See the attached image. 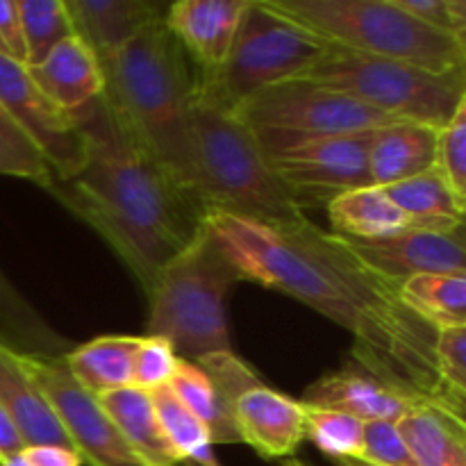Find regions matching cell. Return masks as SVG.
Returning a JSON list of instances; mask_svg holds the SVG:
<instances>
[{
	"label": "cell",
	"mask_w": 466,
	"mask_h": 466,
	"mask_svg": "<svg viewBox=\"0 0 466 466\" xmlns=\"http://www.w3.org/2000/svg\"><path fill=\"white\" fill-rule=\"evenodd\" d=\"M214 232L244 282L276 289L353 335V362L412 403H432L464 421V400L437 371V328L400 299V287L364 267L337 235L305 218L271 228L209 214Z\"/></svg>",
	"instance_id": "6da1fadb"
},
{
	"label": "cell",
	"mask_w": 466,
	"mask_h": 466,
	"mask_svg": "<svg viewBox=\"0 0 466 466\" xmlns=\"http://www.w3.org/2000/svg\"><path fill=\"white\" fill-rule=\"evenodd\" d=\"M71 114L85 139V164L46 191L107 241L148 296L162 268L203 230L208 212L132 139L103 96Z\"/></svg>",
	"instance_id": "7a4b0ae2"
},
{
	"label": "cell",
	"mask_w": 466,
	"mask_h": 466,
	"mask_svg": "<svg viewBox=\"0 0 466 466\" xmlns=\"http://www.w3.org/2000/svg\"><path fill=\"white\" fill-rule=\"evenodd\" d=\"M103 100L132 139L148 150L177 185L194 191L191 105L196 64L164 21L144 27L100 62Z\"/></svg>",
	"instance_id": "3957f363"
},
{
	"label": "cell",
	"mask_w": 466,
	"mask_h": 466,
	"mask_svg": "<svg viewBox=\"0 0 466 466\" xmlns=\"http://www.w3.org/2000/svg\"><path fill=\"white\" fill-rule=\"evenodd\" d=\"M194 191L209 214H228L271 228L305 218L294 191L276 176L262 144L232 114L191 105Z\"/></svg>",
	"instance_id": "277c9868"
},
{
	"label": "cell",
	"mask_w": 466,
	"mask_h": 466,
	"mask_svg": "<svg viewBox=\"0 0 466 466\" xmlns=\"http://www.w3.org/2000/svg\"><path fill=\"white\" fill-rule=\"evenodd\" d=\"M239 282H244L241 271L205 223L189 248L162 268L146 296V337H162L177 358L194 364L232 350L226 300Z\"/></svg>",
	"instance_id": "5b68a950"
},
{
	"label": "cell",
	"mask_w": 466,
	"mask_h": 466,
	"mask_svg": "<svg viewBox=\"0 0 466 466\" xmlns=\"http://www.w3.org/2000/svg\"><path fill=\"white\" fill-rule=\"evenodd\" d=\"M330 46L431 73L466 71V41L423 25L394 0H264Z\"/></svg>",
	"instance_id": "8992f818"
},
{
	"label": "cell",
	"mask_w": 466,
	"mask_h": 466,
	"mask_svg": "<svg viewBox=\"0 0 466 466\" xmlns=\"http://www.w3.org/2000/svg\"><path fill=\"white\" fill-rule=\"evenodd\" d=\"M330 48L264 0H248L226 62L217 68L196 66L194 103L232 114L258 91L300 77Z\"/></svg>",
	"instance_id": "52a82bcc"
},
{
	"label": "cell",
	"mask_w": 466,
	"mask_h": 466,
	"mask_svg": "<svg viewBox=\"0 0 466 466\" xmlns=\"http://www.w3.org/2000/svg\"><path fill=\"white\" fill-rule=\"evenodd\" d=\"M300 80L341 91L387 116L421 126H449L466 105V71L431 73L412 64L367 57L332 46Z\"/></svg>",
	"instance_id": "ba28073f"
},
{
	"label": "cell",
	"mask_w": 466,
	"mask_h": 466,
	"mask_svg": "<svg viewBox=\"0 0 466 466\" xmlns=\"http://www.w3.org/2000/svg\"><path fill=\"white\" fill-rule=\"evenodd\" d=\"M232 116L255 132L267 153L296 141L360 135L399 123V118L387 116L341 91L300 77L258 91Z\"/></svg>",
	"instance_id": "9c48e42d"
},
{
	"label": "cell",
	"mask_w": 466,
	"mask_h": 466,
	"mask_svg": "<svg viewBox=\"0 0 466 466\" xmlns=\"http://www.w3.org/2000/svg\"><path fill=\"white\" fill-rule=\"evenodd\" d=\"M371 132L319 137L264 153L276 176L305 209L308 205H328L344 191L373 185L369 173Z\"/></svg>",
	"instance_id": "30bf717a"
},
{
	"label": "cell",
	"mask_w": 466,
	"mask_h": 466,
	"mask_svg": "<svg viewBox=\"0 0 466 466\" xmlns=\"http://www.w3.org/2000/svg\"><path fill=\"white\" fill-rule=\"evenodd\" d=\"M16 358V355H14ZM23 371L41 390L66 431L77 458L86 466H144L135 458L98 399L71 378L64 360L16 358Z\"/></svg>",
	"instance_id": "8fae6325"
},
{
	"label": "cell",
	"mask_w": 466,
	"mask_h": 466,
	"mask_svg": "<svg viewBox=\"0 0 466 466\" xmlns=\"http://www.w3.org/2000/svg\"><path fill=\"white\" fill-rule=\"evenodd\" d=\"M0 105L48 164L53 180H68L85 164V139L71 112L32 82L27 66L0 55Z\"/></svg>",
	"instance_id": "7c38bea8"
},
{
	"label": "cell",
	"mask_w": 466,
	"mask_h": 466,
	"mask_svg": "<svg viewBox=\"0 0 466 466\" xmlns=\"http://www.w3.org/2000/svg\"><path fill=\"white\" fill-rule=\"evenodd\" d=\"M341 244L396 287L423 273H466L464 226L408 228L385 239H341Z\"/></svg>",
	"instance_id": "4fadbf2b"
},
{
	"label": "cell",
	"mask_w": 466,
	"mask_h": 466,
	"mask_svg": "<svg viewBox=\"0 0 466 466\" xmlns=\"http://www.w3.org/2000/svg\"><path fill=\"white\" fill-rule=\"evenodd\" d=\"M235 423L241 444H248L264 460H287L305 440L300 400L289 399L264 382L237 400Z\"/></svg>",
	"instance_id": "5bb4252c"
},
{
	"label": "cell",
	"mask_w": 466,
	"mask_h": 466,
	"mask_svg": "<svg viewBox=\"0 0 466 466\" xmlns=\"http://www.w3.org/2000/svg\"><path fill=\"white\" fill-rule=\"evenodd\" d=\"M248 0H177L168 3L164 25L198 68L226 62Z\"/></svg>",
	"instance_id": "9a60e30c"
},
{
	"label": "cell",
	"mask_w": 466,
	"mask_h": 466,
	"mask_svg": "<svg viewBox=\"0 0 466 466\" xmlns=\"http://www.w3.org/2000/svg\"><path fill=\"white\" fill-rule=\"evenodd\" d=\"M300 403L309 408L337 410L360 421H391L396 423L412 405V400L403 399L394 390L378 380L373 373L360 364L349 362L339 369L321 376L305 390Z\"/></svg>",
	"instance_id": "2e32d148"
},
{
	"label": "cell",
	"mask_w": 466,
	"mask_h": 466,
	"mask_svg": "<svg viewBox=\"0 0 466 466\" xmlns=\"http://www.w3.org/2000/svg\"><path fill=\"white\" fill-rule=\"evenodd\" d=\"M76 36H80L98 62L112 57L144 27L164 21L168 5L157 0H64Z\"/></svg>",
	"instance_id": "e0dca14e"
},
{
	"label": "cell",
	"mask_w": 466,
	"mask_h": 466,
	"mask_svg": "<svg viewBox=\"0 0 466 466\" xmlns=\"http://www.w3.org/2000/svg\"><path fill=\"white\" fill-rule=\"evenodd\" d=\"M32 82L64 112H77L103 94V71L94 50L80 39L68 36L53 48L44 62L27 66Z\"/></svg>",
	"instance_id": "ac0fdd59"
},
{
	"label": "cell",
	"mask_w": 466,
	"mask_h": 466,
	"mask_svg": "<svg viewBox=\"0 0 466 466\" xmlns=\"http://www.w3.org/2000/svg\"><path fill=\"white\" fill-rule=\"evenodd\" d=\"M0 405L7 410L25 449L55 446L76 453L46 396L27 378L18 360L3 349H0Z\"/></svg>",
	"instance_id": "d6986e66"
},
{
	"label": "cell",
	"mask_w": 466,
	"mask_h": 466,
	"mask_svg": "<svg viewBox=\"0 0 466 466\" xmlns=\"http://www.w3.org/2000/svg\"><path fill=\"white\" fill-rule=\"evenodd\" d=\"M437 130L421 123L399 121L371 132L369 173L373 187H390L435 167Z\"/></svg>",
	"instance_id": "ffe728a7"
},
{
	"label": "cell",
	"mask_w": 466,
	"mask_h": 466,
	"mask_svg": "<svg viewBox=\"0 0 466 466\" xmlns=\"http://www.w3.org/2000/svg\"><path fill=\"white\" fill-rule=\"evenodd\" d=\"M100 408L114 423L118 435L144 466H177L180 460L167 441L150 391L123 387L98 396Z\"/></svg>",
	"instance_id": "44dd1931"
},
{
	"label": "cell",
	"mask_w": 466,
	"mask_h": 466,
	"mask_svg": "<svg viewBox=\"0 0 466 466\" xmlns=\"http://www.w3.org/2000/svg\"><path fill=\"white\" fill-rule=\"evenodd\" d=\"M396 428L417 466H466L464 421L440 405H412Z\"/></svg>",
	"instance_id": "7402d4cb"
},
{
	"label": "cell",
	"mask_w": 466,
	"mask_h": 466,
	"mask_svg": "<svg viewBox=\"0 0 466 466\" xmlns=\"http://www.w3.org/2000/svg\"><path fill=\"white\" fill-rule=\"evenodd\" d=\"M0 349L16 358L64 360L76 349L68 337L59 335L21 291L0 271Z\"/></svg>",
	"instance_id": "603a6c76"
},
{
	"label": "cell",
	"mask_w": 466,
	"mask_h": 466,
	"mask_svg": "<svg viewBox=\"0 0 466 466\" xmlns=\"http://www.w3.org/2000/svg\"><path fill=\"white\" fill-rule=\"evenodd\" d=\"M332 235L341 239H385L408 228H423L405 217L382 187H362L335 196L326 205Z\"/></svg>",
	"instance_id": "cb8c5ba5"
},
{
	"label": "cell",
	"mask_w": 466,
	"mask_h": 466,
	"mask_svg": "<svg viewBox=\"0 0 466 466\" xmlns=\"http://www.w3.org/2000/svg\"><path fill=\"white\" fill-rule=\"evenodd\" d=\"M141 337L107 335L68 350L64 364L73 380L91 396L132 387V364Z\"/></svg>",
	"instance_id": "d4e9b609"
},
{
	"label": "cell",
	"mask_w": 466,
	"mask_h": 466,
	"mask_svg": "<svg viewBox=\"0 0 466 466\" xmlns=\"http://www.w3.org/2000/svg\"><path fill=\"white\" fill-rule=\"evenodd\" d=\"M391 203L423 228L464 226L466 200L460 198L444 176L431 167L419 176L382 187Z\"/></svg>",
	"instance_id": "484cf974"
},
{
	"label": "cell",
	"mask_w": 466,
	"mask_h": 466,
	"mask_svg": "<svg viewBox=\"0 0 466 466\" xmlns=\"http://www.w3.org/2000/svg\"><path fill=\"white\" fill-rule=\"evenodd\" d=\"M400 299L431 326H466V273H423L400 285Z\"/></svg>",
	"instance_id": "4316f807"
},
{
	"label": "cell",
	"mask_w": 466,
	"mask_h": 466,
	"mask_svg": "<svg viewBox=\"0 0 466 466\" xmlns=\"http://www.w3.org/2000/svg\"><path fill=\"white\" fill-rule=\"evenodd\" d=\"M168 387L177 400L203 423L212 444H241L235 417L218 399L217 390L198 364L177 358Z\"/></svg>",
	"instance_id": "83f0119b"
},
{
	"label": "cell",
	"mask_w": 466,
	"mask_h": 466,
	"mask_svg": "<svg viewBox=\"0 0 466 466\" xmlns=\"http://www.w3.org/2000/svg\"><path fill=\"white\" fill-rule=\"evenodd\" d=\"M150 399H153L159 426H162L167 441L171 444L180 464L221 466L205 426L177 400L171 387H157L150 391Z\"/></svg>",
	"instance_id": "f1b7e54d"
},
{
	"label": "cell",
	"mask_w": 466,
	"mask_h": 466,
	"mask_svg": "<svg viewBox=\"0 0 466 466\" xmlns=\"http://www.w3.org/2000/svg\"><path fill=\"white\" fill-rule=\"evenodd\" d=\"M25 66H36L53 48L76 35L64 0H18Z\"/></svg>",
	"instance_id": "f546056e"
},
{
	"label": "cell",
	"mask_w": 466,
	"mask_h": 466,
	"mask_svg": "<svg viewBox=\"0 0 466 466\" xmlns=\"http://www.w3.org/2000/svg\"><path fill=\"white\" fill-rule=\"evenodd\" d=\"M303 405V403H300ZM305 440L330 460H358L362 455L364 421L346 412L303 405Z\"/></svg>",
	"instance_id": "4dcf8cb0"
},
{
	"label": "cell",
	"mask_w": 466,
	"mask_h": 466,
	"mask_svg": "<svg viewBox=\"0 0 466 466\" xmlns=\"http://www.w3.org/2000/svg\"><path fill=\"white\" fill-rule=\"evenodd\" d=\"M0 176L25 177L44 189L53 182V173L44 155L14 123L3 105H0Z\"/></svg>",
	"instance_id": "1f68e13d"
},
{
	"label": "cell",
	"mask_w": 466,
	"mask_h": 466,
	"mask_svg": "<svg viewBox=\"0 0 466 466\" xmlns=\"http://www.w3.org/2000/svg\"><path fill=\"white\" fill-rule=\"evenodd\" d=\"M435 168L466 200V105L458 109L449 126L437 130Z\"/></svg>",
	"instance_id": "d6a6232c"
},
{
	"label": "cell",
	"mask_w": 466,
	"mask_h": 466,
	"mask_svg": "<svg viewBox=\"0 0 466 466\" xmlns=\"http://www.w3.org/2000/svg\"><path fill=\"white\" fill-rule=\"evenodd\" d=\"M176 362L177 355L173 353L167 339L144 335L135 353V364H132V387L153 391L168 385L176 371Z\"/></svg>",
	"instance_id": "836d02e7"
},
{
	"label": "cell",
	"mask_w": 466,
	"mask_h": 466,
	"mask_svg": "<svg viewBox=\"0 0 466 466\" xmlns=\"http://www.w3.org/2000/svg\"><path fill=\"white\" fill-rule=\"evenodd\" d=\"M358 460L373 466H417L399 428L391 421L364 423L362 455Z\"/></svg>",
	"instance_id": "e575fe53"
},
{
	"label": "cell",
	"mask_w": 466,
	"mask_h": 466,
	"mask_svg": "<svg viewBox=\"0 0 466 466\" xmlns=\"http://www.w3.org/2000/svg\"><path fill=\"white\" fill-rule=\"evenodd\" d=\"M435 360L441 382L455 396L466 399V326L437 330Z\"/></svg>",
	"instance_id": "d590c367"
},
{
	"label": "cell",
	"mask_w": 466,
	"mask_h": 466,
	"mask_svg": "<svg viewBox=\"0 0 466 466\" xmlns=\"http://www.w3.org/2000/svg\"><path fill=\"white\" fill-rule=\"evenodd\" d=\"M405 14L423 25L449 32L466 41V0H394Z\"/></svg>",
	"instance_id": "8d00e7d4"
},
{
	"label": "cell",
	"mask_w": 466,
	"mask_h": 466,
	"mask_svg": "<svg viewBox=\"0 0 466 466\" xmlns=\"http://www.w3.org/2000/svg\"><path fill=\"white\" fill-rule=\"evenodd\" d=\"M0 41L5 55L25 66V44H23L21 18H18V0H0Z\"/></svg>",
	"instance_id": "74e56055"
},
{
	"label": "cell",
	"mask_w": 466,
	"mask_h": 466,
	"mask_svg": "<svg viewBox=\"0 0 466 466\" xmlns=\"http://www.w3.org/2000/svg\"><path fill=\"white\" fill-rule=\"evenodd\" d=\"M25 458L32 466H82V460L73 451L55 449V446H35L25 449Z\"/></svg>",
	"instance_id": "f35d334b"
},
{
	"label": "cell",
	"mask_w": 466,
	"mask_h": 466,
	"mask_svg": "<svg viewBox=\"0 0 466 466\" xmlns=\"http://www.w3.org/2000/svg\"><path fill=\"white\" fill-rule=\"evenodd\" d=\"M23 451H25V444H23L14 421L9 419L7 410L0 405V462L12 458V455L23 453Z\"/></svg>",
	"instance_id": "ab89813d"
},
{
	"label": "cell",
	"mask_w": 466,
	"mask_h": 466,
	"mask_svg": "<svg viewBox=\"0 0 466 466\" xmlns=\"http://www.w3.org/2000/svg\"><path fill=\"white\" fill-rule=\"evenodd\" d=\"M0 466H32V464H30V460L25 458V451H23V453L12 455V458L3 460V462H0Z\"/></svg>",
	"instance_id": "60d3db41"
},
{
	"label": "cell",
	"mask_w": 466,
	"mask_h": 466,
	"mask_svg": "<svg viewBox=\"0 0 466 466\" xmlns=\"http://www.w3.org/2000/svg\"><path fill=\"white\" fill-rule=\"evenodd\" d=\"M280 466H305V464H300L299 460H294V458H287V460H282Z\"/></svg>",
	"instance_id": "b9f144b4"
},
{
	"label": "cell",
	"mask_w": 466,
	"mask_h": 466,
	"mask_svg": "<svg viewBox=\"0 0 466 466\" xmlns=\"http://www.w3.org/2000/svg\"><path fill=\"white\" fill-rule=\"evenodd\" d=\"M346 462H350L353 466H373V464H367V462H362V460H346Z\"/></svg>",
	"instance_id": "7bdbcfd3"
},
{
	"label": "cell",
	"mask_w": 466,
	"mask_h": 466,
	"mask_svg": "<svg viewBox=\"0 0 466 466\" xmlns=\"http://www.w3.org/2000/svg\"><path fill=\"white\" fill-rule=\"evenodd\" d=\"M337 466H353V464L346 462V460H337Z\"/></svg>",
	"instance_id": "ee69618b"
}]
</instances>
